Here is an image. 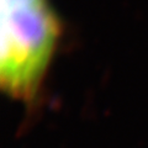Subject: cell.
I'll use <instances>...</instances> for the list:
<instances>
[{
    "mask_svg": "<svg viewBox=\"0 0 148 148\" xmlns=\"http://www.w3.org/2000/svg\"><path fill=\"white\" fill-rule=\"evenodd\" d=\"M61 30L48 0H1L0 80L9 95L24 101L36 99Z\"/></svg>",
    "mask_w": 148,
    "mask_h": 148,
    "instance_id": "obj_1",
    "label": "cell"
}]
</instances>
